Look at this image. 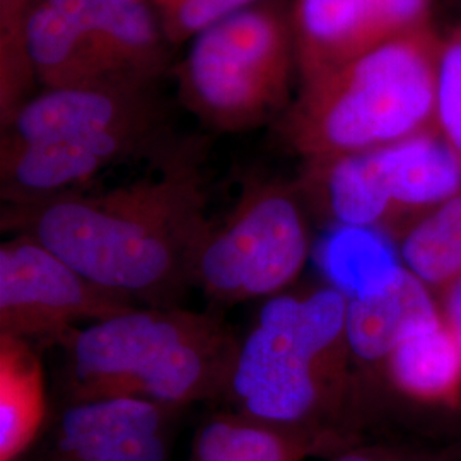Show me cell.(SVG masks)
<instances>
[{"label": "cell", "mask_w": 461, "mask_h": 461, "mask_svg": "<svg viewBox=\"0 0 461 461\" xmlns=\"http://www.w3.org/2000/svg\"><path fill=\"white\" fill-rule=\"evenodd\" d=\"M405 398L426 405H456L461 398V348L441 313L420 323L383 364Z\"/></svg>", "instance_id": "cell-15"}, {"label": "cell", "mask_w": 461, "mask_h": 461, "mask_svg": "<svg viewBox=\"0 0 461 461\" xmlns=\"http://www.w3.org/2000/svg\"><path fill=\"white\" fill-rule=\"evenodd\" d=\"M373 230L398 240L419 217L461 194V161L439 131L354 154Z\"/></svg>", "instance_id": "cell-8"}, {"label": "cell", "mask_w": 461, "mask_h": 461, "mask_svg": "<svg viewBox=\"0 0 461 461\" xmlns=\"http://www.w3.org/2000/svg\"><path fill=\"white\" fill-rule=\"evenodd\" d=\"M434 296L446 327L461 348V276L446 284L445 287L434 293Z\"/></svg>", "instance_id": "cell-22"}, {"label": "cell", "mask_w": 461, "mask_h": 461, "mask_svg": "<svg viewBox=\"0 0 461 461\" xmlns=\"http://www.w3.org/2000/svg\"><path fill=\"white\" fill-rule=\"evenodd\" d=\"M312 255V234L294 192L280 185L249 188L198 251L194 285L221 306L289 291Z\"/></svg>", "instance_id": "cell-5"}, {"label": "cell", "mask_w": 461, "mask_h": 461, "mask_svg": "<svg viewBox=\"0 0 461 461\" xmlns=\"http://www.w3.org/2000/svg\"><path fill=\"white\" fill-rule=\"evenodd\" d=\"M316 257L330 285L347 299L373 296L390 287L405 270L392 238L369 228L333 226Z\"/></svg>", "instance_id": "cell-17"}, {"label": "cell", "mask_w": 461, "mask_h": 461, "mask_svg": "<svg viewBox=\"0 0 461 461\" xmlns=\"http://www.w3.org/2000/svg\"><path fill=\"white\" fill-rule=\"evenodd\" d=\"M171 24L185 34L203 33L253 0H159Z\"/></svg>", "instance_id": "cell-20"}, {"label": "cell", "mask_w": 461, "mask_h": 461, "mask_svg": "<svg viewBox=\"0 0 461 461\" xmlns=\"http://www.w3.org/2000/svg\"><path fill=\"white\" fill-rule=\"evenodd\" d=\"M289 70L287 36L267 11H240L198 34L188 79L200 108L226 127L262 115L279 99Z\"/></svg>", "instance_id": "cell-6"}, {"label": "cell", "mask_w": 461, "mask_h": 461, "mask_svg": "<svg viewBox=\"0 0 461 461\" xmlns=\"http://www.w3.org/2000/svg\"><path fill=\"white\" fill-rule=\"evenodd\" d=\"M432 0H297L296 38L306 81L403 34L430 28Z\"/></svg>", "instance_id": "cell-9"}, {"label": "cell", "mask_w": 461, "mask_h": 461, "mask_svg": "<svg viewBox=\"0 0 461 461\" xmlns=\"http://www.w3.org/2000/svg\"><path fill=\"white\" fill-rule=\"evenodd\" d=\"M240 339L217 314L137 306L76 330L66 350L72 402L129 396L169 411L226 396Z\"/></svg>", "instance_id": "cell-2"}, {"label": "cell", "mask_w": 461, "mask_h": 461, "mask_svg": "<svg viewBox=\"0 0 461 461\" xmlns=\"http://www.w3.org/2000/svg\"><path fill=\"white\" fill-rule=\"evenodd\" d=\"M342 446L346 439L339 432L284 428L245 413H221L198 430L190 461H303Z\"/></svg>", "instance_id": "cell-14"}, {"label": "cell", "mask_w": 461, "mask_h": 461, "mask_svg": "<svg viewBox=\"0 0 461 461\" xmlns=\"http://www.w3.org/2000/svg\"><path fill=\"white\" fill-rule=\"evenodd\" d=\"M443 38L434 28L388 40L312 81L287 123L308 165L393 146L438 131Z\"/></svg>", "instance_id": "cell-4"}, {"label": "cell", "mask_w": 461, "mask_h": 461, "mask_svg": "<svg viewBox=\"0 0 461 461\" xmlns=\"http://www.w3.org/2000/svg\"><path fill=\"white\" fill-rule=\"evenodd\" d=\"M347 297L333 285L265 299L241 339L226 398L234 412L284 426L335 432L327 420L350 395Z\"/></svg>", "instance_id": "cell-3"}, {"label": "cell", "mask_w": 461, "mask_h": 461, "mask_svg": "<svg viewBox=\"0 0 461 461\" xmlns=\"http://www.w3.org/2000/svg\"><path fill=\"white\" fill-rule=\"evenodd\" d=\"M436 314L434 293L407 268L376 294L347 299V337L354 361L383 366L415 327Z\"/></svg>", "instance_id": "cell-13"}, {"label": "cell", "mask_w": 461, "mask_h": 461, "mask_svg": "<svg viewBox=\"0 0 461 461\" xmlns=\"http://www.w3.org/2000/svg\"><path fill=\"white\" fill-rule=\"evenodd\" d=\"M330 461H449V456L445 453L398 446H350L347 451Z\"/></svg>", "instance_id": "cell-21"}, {"label": "cell", "mask_w": 461, "mask_h": 461, "mask_svg": "<svg viewBox=\"0 0 461 461\" xmlns=\"http://www.w3.org/2000/svg\"><path fill=\"white\" fill-rule=\"evenodd\" d=\"M133 127L115 101L89 89H59L28 103L14 120L7 146L72 144L108 165L132 142Z\"/></svg>", "instance_id": "cell-12"}, {"label": "cell", "mask_w": 461, "mask_h": 461, "mask_svg": "<svg viewBox=\"0 0 461 461\" xmlns=\"http://www.w3.org/2000/svg\"><path fill=\"white\" fill-rule=\"evenodd\" d=\"M137 308L86 279L26 234L0 247V333L30 344H64L86 325Z\"/></svg>", "instance_id": "cell-7"}, {"label": "cell", "mask_w": 461, "mask_h": 461, "mask_svg": "<svg viewBox=\"0 0 461 461\" xmlns=\"http://www.w3.org/2000/svg\"><path fill=\"white\" fill-rule=\"evenodd\" d=\"M169 409L129 396L70 402L51 461H166Z\"/></svg>", "instance_id": "cell-11"}, {"label": "cell", "mask_w": 461, "mask_h": 461, "mask_svg": "<svg viewBox=\"0 0 461 461\" xmlns=\"http://www.w3.org/2000/svg\"><path fill=\"white\" fill-rule=\"evenodd\" d=\"M438 131L461 161V24L443 38L436 86Z\"/></svg>", "instance_id": "cell-19"}, {"label": "cell", "mask_w": 461, "mask_h": 461, "mask_svg": "<svg viewBox=\"0 0 461 461\" xmlns=\"http://www.w3.org/2000/svg\"><path fill=\"white\" fill-rule=\"evenodd\" d=\"M28 38L41 64L62 70L79 53L103 60L142 55L156 30L142 0H47L28 19Z\"/></svg>", "instance_id": "cell-10"}, {"label": "cell", "mask_w": 461, "mask_h": 461, "mask_svg": "<svg viewBox=\"0 0 461 461\" xmlns=\"http://www.w3.org/2000/svg\"><path fill=\"white\" fill-rule=\"evenodd\" d=\"M405 268L432 293L461 276V194L419 217L396 240Z\"/></svg>", "instance_id": "cell-18"}, {"label": "cell", "mask_w": 461, "mask_h": 461, "mask_svg": "<svg viewBox=\"0 0 461 461\" xmlns=\"http://www.w3.org/2000/svg\"><path fill=\"white\" fill-rule=\"evenodd\" d=\"M47 413L41 361L33 344L0 333V461L33 443Z\"/></svg>", "instance_id": "cell-16"}, {"label": "cell", "mask_w": 461, "mask_h": 461, "mask_svg": "<svg viewBox=\"0 0 461 461\" xmlns=\"http://www.w3.org/2000/svg\"><path fill=\"white\" fill-rule=\"evenodd\" d=\"M4 228L32 236L133 304L169 308L195 287L198 251L212 224L197 180L171 173L96 197L62 194L19 203Z\"/></svg>", "instance_id": "cell-1"}]
</instances>
